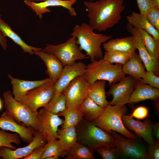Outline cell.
Segmentation results:
<instances>
[{"mask_svg": "<svg viewBox=\"0 0 159 159\" xmlns=\"http://www.w3.org/2000/svg\"><path fill=\"white\" fill-rule=\"evenodd\" d=\"M153 7L159 9V0H151Z\"/></svg>", "mask_w": 159, "mask_h": 159, "instance_id": "cell-46", "label": "cell"}, {"mask_svg": "<svg viewBox=\"0 0 159 159\" xmlns=\"http://www.w3.org/2000/svg\"><path fill=\"white\" fill-rule=\"evenodd\" d=\"M55 83L50 81L27 92L19 101L34 112L44 107L52 98Z\"/></svg>", "mask_w": 159, "mask_h": 159, "instance_id": "cell-8", "label": "cell"}, {"mask_svg": "<svg viewBox=\"0 0 159 159\" xmlns=\"http://www.w3.org/2000/svg\"><path fill=\"white\" fill-rule=\"evenodd\" d=\"M128 23L137 29L144 30L156 39L159 40V30L149 22L145 16L140 13L132 11L126 16Z\"/></svg>", "mask_w": 159, "mask_h": 159, "instance_id": "cell-23", "label": "cell"}, {"mask_svg": "<svg viewBox=\"0 0 159 159\" xmlns=\"http://www.w3.org/2000/svg\"><path fill=\"white\" fill-rule=\"evenodd\" d=\"M122 0H98L95 2L86 1L89 25L94 30L104 32L117 24L121 14L125 9Z\"/></svg>", "mask_w": 159, "mask_h": 159, "instance_id": "cell-1", "label": "cell"}, {"mask_svg": "<svg viewBox=\"0 0 159 159\" xmlns=\"http://www.w3.org/2000/svg\"><path fill=\"white\" fill-rule=\"evenodd\" d=\"M0 45L2 48L5 51L7 47V40L4 36L0 31Z\"/></svg>", "mask_w": 159, "mask_h": 159, "instance_id": "cell-44", "label": "cell"}, {"mask_svg": "<svg viewBox=\"0 0 159 159\" xmlns=\"http://www.w3.org/2000/svg\"><path fill=\"white\" fill-rule=\"evenodd\" d=\"M64 120L57 114H53L42 107L38 111V130L46 139L47 143L58 139L57 130Z\"/></svg>", "mask_w": 159, "mask_h": 159, "instance_id": "cell-9", "label": "cell"}, {"mask_svg": "<svg viewBox=\"0 0 159 159\" xmlns=\"http://www.w3.org/2000/svg\"><path fill=\"white\" fill-rule=\"evenodd\" d=\"M34 54L39 56L44 62L47 67L45 73L55 84L64 68V66L61 62L54 55L42 50L35 52Z\"/></svg>", "mask_w": 159, "mask_h": 159, "instance_id": "cell-19", "label": "cell"}, {"mask_svg": "<svg viewBox=\"0 0 159 159\" xmlns=\"http://www.w3.org/2000/svg\"><path fill=\"white\" fill-rule=\"evenodd\" d=\"M155 102L153 103V105L155 109L156 113L159 115V99L155 100Z\"/></svg>", "mask_w": 159, "mask_h": 159, "instance_id": "cell-45", "label": "cell"}, {"mask_svg": "<svg viewBox=\"0 0 159 159\" xmlns=\"http://www.w3.org/2000/svg\"><path fill=\"white\" fill-rule=\"evenodd\" d=\"M113 137L119 156L134 159H148L147 148L136 140L126 139L112 130Z\"/></svg>", "mask_w": 159, "mask_h": 159, "instance_id": "cell-10", "label": "cell"}, {"mask_svg": "<svg viewBox=\"0 0 159 159\" xmlns=\"http://www.w3.org/2000/svg\"><path fill=\"white\" fill-rule=\"evenodd\" d=\"M90 25L83 23L76 25L73 29L72 36L75 37L80 49L84 51L91 62L102 58L103 54L102 44L112 38V37L101 33H96Z\"/></svg>", "mask_w": 159, "mask_h": 159, "instance_id": "cell-2", "label": "cell"}, {"mask_svg": "<svg viewBox=\"0 0 159 159\" xmlns=\"http://www.w3.org/2000/svg\"></svg>", "mask_w": 159, "mask_h": 159, "instance_id": "cell-51", "label": "cell"}, {"mask_svg": "<svg viewBox=\"0 0 159 159\" xmlns=\"http://www.w3.org/2000/svg\"><path fill=\"white\" fill-rule=\"evenodd\" d=\"M145 68L139 54L135 52L122 65V68L125 75H130L139 81L144 77L146 71Z\"/></svg>", "mask_w": 159, "mask_h": 159, "instance_id": "cell-22", "label": "cell"}, {"mask_svg": "<svg viewBox=\"0 0 159 159\" xmlns=\"http://www.w3.org/2000/svg\"><path fill=\"white\" fill-rule=\"evenodd\" d=\"M153 134L155 138V140L159 141V122H158L152 125Z\"/></svg>", "mask_w": 159, "mask_h": 159, "instance_id": "cell-43", "label": "cell"}, {"mask_svg": "<svg viewBox=\"0 0 159 159\" xmlns=\"http://www.w3.org/2000/svg\"><path fill=\"white\" fill-rule=\"evenodd\" d=\"M134 52L117 50L105 51L102 58L110 64L116 63L123 65Z\"/></svg>", "mask_w": 159, "mask_h": 159, "instance_id": "cell-34", "label": "cell"}, {"mask_svg": "<svg viewBox=\"0 0 159 159\" xmlns=\"http://www.w3.org/2000/svg\"><path fill=\"white\" fill-rule=\"evenodd\" d=\"M76 1L77 0H45L40 2H35L24 0V2L41 19L43 14L51 12L49 7L51 6L62 7L68 10L71 16H76L77 12L72 6Z\"/></svg>", "mask_w": 159, "mask_h": 159, "instance_id": "cell-16", "label": "cell"}, {"mask_svg": "<svg viewBox=\"0 0 159 159\" xmlns=\"http://www.w3.org/2000/svg\"><path fill=\"white\" fill-rule=\"evenodd\" d=\"M20 140L19 135L17 133H9L0 128V148L5 147L15 150L16 147L12 144L19 145L21 143Z\"/></svg>", "mask_w": 159, "mask_h": 159, "instance_id": "cell-35", "label": "cell"}, {"mask_svg": "<svg viewBox=\"0 0 159 159\" xmlns=\"http://www.w3.org/2000/svg\"><path fill=\"white\" fill-rule=\"evenodd\" d=\"M130 115L138 119L143 120L149 116V110L146 107L140 106L135 109Z\"/></svg>", "mask_w": 159, "mask_h": 159, "instance_id": "cell-40", "label": "cell"}, {"mask_svg": "<svg viewBox=\"0 0 159 159\" xmlns=\"http://www.w3.org/2000/svg\"><path fill=\"white\" fill-rule=\"evenodd\" d=\"M2 108V103L0 99V111L1 110Z\"/></svg>", "mask_w": 159, "mask_h": 159, "instance_id": "cell-49", "label": "cell"}, {"mask_svg": "<svg viewBox=\"0 0 159 159\" xmlns=\"http://www.w3.org/2000/svg\"><path fill=\"white\" fill-rule=\"evenodd\" d=\"M0 31L3 35L9 37L15 43L20 46L25 53L33 55L34 54L35 52L42 50L40 48L32 46L25 43L20 36L11 29L10 26L1 19V14Z\"/></svg>", "mask_w": 159, "mask_h": 159, "instance_id": "cell-25", "label": "cell"}, {"mask_svg": "<svg viewBox=\"0 0 159 159\" xmlns=\"http://www.w3.org/2000/svg\"><path fill=\"white\" fill-rule=\"evenodd\" d=\"M57 115L64 117L61 128L64 129L72 126H76L83 118V115L78 109L67 108L63 112Z\"/></svg>", "mask_w": 159, "mask_h": 159, "instance_id": "cell-31", "label": "cell"}, {"mask_svg": "<svg viewBox=\"0 0 159 159\" xmlns=\"http://www.w3.org/2000/svg\"><path fill=\"white\" fill-rule=\"evenodd\" d=\"M145 17L153 26L159 30V9L152 7L147 13Z\"/></svg>", "mask_w": 159, "mask_h": 159, "instance_id": "cell-38", "label": "cell"}, {"mask_svg": "<svg viewBox=\"0 0 159 159\" xmlns=\"http://www.w3.org/2000/svg\"><path fill=\"white\" fill-rule=\"evenodd\" d=\"M147 154L148 159H159V141L155 140L153 145H149Z\"/></svg>", "mask_w": 159, "mask_h": 159, "instance_id": "cell-39", "label": "cell"}, {"mask_svg": "<svg viewBox=\"0 0 159 159\" xmlns=\"http://www.w3.org/2000/svg\"><path fill=\"white\" fill-rule=\"evenodd\" d=\"M45 145V149L41 159H46L53 156L63 158L67 155L68 152L58 140L47 143Z\"/></svg>", "mask_w": 159, "mask_h": 159, "instance_id": "cell-32", "label": "cell"}, {"mask_svg": "<svg viewBox=\"0 0 159 159\" xmlns=\"http://www.w3.org/2000/svg\"><path fill=\"white\" fill-rule=\"evenodd\" d=\"M90 84L83 75L71 81L62 92L66 98L67 108L78 109L87 96Z\"/></svg>", "mask_w": 159, "mask_h": 159, "instance_id": "cell-11", "label": "cell"}, {"mask_svg": "<svg viewBox=\"0 0 159 159\" xmlns=\"http://www.w3.org/2000/svg\"><path fill=\"white\" fill-rule=\"evenodd\" d=\"M33 135L32 141L23 147L15 150L5 147L0 148V156L4 159L23 158L30 154L36 148L44 146L47 143L46 139L38 131L35 130Z\"/></svg>", "mask_w": 159, "mask_h": 159, "instance_id": "cell-13", "label": "cell"}, {"mask_svg": "<svg viewBox=\"0 0 159 159\" xmlns=\"http://www.w3.org/2000/svg\"><path fill=\"white\" fill-rule=\"evenodd\" d=\"M137 29L147 51L152 57L158 61L159 40L155 39L144 30Z\"/></svg>", "mask_w": 159, "mask_h": 159, "instance_id": "cell-30", "label": "cell"}, {"mask_svg": "<svg viewBox=\"0 0 159 159\" xmlns=\"http://www.w3.org/2000/svg\"><path fill=\"white\" fill-rule=\"evenodd\" d=\"M42 50L54 55L64 66L73 64L78 60L89 58L81 52L77 44L76 38L73 36L66 42L56 45L47 44Z\"/></svg>", "mask_w": 159, "mask_h": 159, "instance_id": "cell-7", "label": "cell"}, {"mask_svg": "<svg viewBox=\"0 0 159 159\" xmlns=\"http://www.w3.org/2000/svg\"><path fill=\"white\" fill-rule=\"evenodd\" d=\"M140 83L138 80L128 75L117 83L111 85L106 92L107 96L112 95L113 97L110 104L112 105L127 104L131 93Z\"/></svg>", "mask_w": 159, "mask_h": 159, "instance_id": "cell-12", "label": "cell"}, {"mask_svg": "<svg viewBox=\"0 0 159 159\" xmlns=\"http://www.w3.org/2000/svg\"><path fill=\"white\" fill-rule=\"evenodd\" d=\"M77 142L94 150L103 146L116 147L114 138L110 134L83 118L76 126Z\"/></svg>", "mask_w": 159, "mask_h": 159, "instance_id": "cell-4", "label": "cell"}, {"mask_svg": "<svg viewBox=\"0 0 159 159\" xmlns=\"http://www.w3.org/2000/svg\"><path fill=\"white\" fill-rule=\"evenodd\" d=\"M159 89L140 83L131 93L127 104L132 105L147 100L159 99Z\"/></svg>", "mask_w": 159, "mask_h": 159, "instance_id": "cell-21", "label": "cell"}, {"mask_svg": "<svg viewBox=\"0 0 159 159\" xmlns=\"http://www.w3.org/2000/svg\"><path fill=\"white\" fill-rule=\"evenodd\" d=\"M79 110L86 120L91 121L98 118L103 113V108L87 96L81 104Z\"/></svg>", "mask_w": 159, "mask_h": 159, "instance_id": "cell-27", "label": "cell"}, {"mask_svg": "<svg viewBox=\"0 0 159 159\" xmlns=\"http://www.w3.org/2000/svg\"><path fill=\"white\" fill-rule=\"evenodd\" d=\"M122 65L110 64L102 58L95 59L87 65L83 75L90 84L97 80H104L108 81L110 85L118 82L125 76Z\"/></svg>", "mask_w": 159, "mask_h": 159, "instance_id": "cell-5", "label": "cell"}, {"mask_svg": "<svg viewBox=\"0 0 159 159\" xmlns=\"http://www.w3.org/2000/svg\"><path fill=\"white\" fill-rule=\"evenodd\" d=\"M127 111L125 105H112L109 104L105 107L103 112L98 118L90 121L109 134L113 130L127 138L137 140L138 136L128 130L122 122V117Z\"/></svg>", "mask_w": 159, "mask_h": 159, "instance_id": "cell-3", "label": "cell"}, {"mask_svg": "<svg viewBox=\"0 0 159 159\" xmlns=\"http://www.w3.org/2000/svg\"><path fill=\"white\" fill-rule=\"evenodd\" d=\"M122 121L125 126L134 132L142 138L148 145H153L155 142L152 131V124L150 120L147 119L143 122L135 120L130 115H125L122 117Z\"/></svg>", "mask_w": 159, "mask_h": 159, "instance_id": "cell-17", "label": "cell"}, {"mask_svg": "<svg viewBox=\"0 0 159 159\" xmlns=\"http://www.w3.org/2000/svg\"><path fill=\"white\" fill-rule=\"evenodd\" d=\"M45 145L36 148L30 154L22 159H41L45 149Z\"/></svg>", "mask_w": 159, "mask_h": 159, "instance_id": "cell-42", "label": "cell"}, {"mask_svg": "<svg viewBox=\"0 0 159 159\" xmlns=\"http://www.w3.org/2000/svg\"><path fill=\"white\" fill-rule=\"evenodd\" d=\"M94 150L78 142L70 148L66 159H95Z\"/></svg>", "mask_w": 159, "mask_h": 159, "instance_id": "cell-28", "label": "cell"}, {"mask_svg": "<svg viewBox=\"0 0 159 159\" xmlns=\"http://www.w3.org/2000/svg\"><path fill=\"white\" fill-rule=\"evenodd\" d=\"M58 139L68 153L71 147L77 141L76 126L58 129Z\"/></svg>", "mask_w": 159, "mask_h": 159, "instance_id": "cell-29", "label": "cell"}, {"mask_svg": "<svg viewBox=\"0 0 159 159\" xmlns=\"http://www.w3.org/2000/svg\"><path fill=\"white\" fill-rule=\"evenodd\" d=\"M137 2L140 13L145 17L148 11L153 7L151 0H137Z\"/></svg>", "mask_w": 159, "mask_h": 159, "instance_id": "cell-41", "label": "cell"}, {"mask_svg": "<svg viewBox=\"0 0 159 159\" xmlns=\"http://www.w3.org/2000/svg\"><path fill=\"white\" fill-rule=\"evenodd\" d=\"M50 112L55 114L63 112L66 109V100L63 92L53 95L49 102L44 107Z\"/></svg>", "mask_w": 159, "mask_h": 159, "instance_id": "cell-33", "label": "cell"}, {"mask_svg": "<svg viewBox=\"0 0 159 159\" xmlns=\"http://www.w3.org/2000/svg\"><path fill=\"white\" fill-rule=\"evenodd\" d=\"M126 27L128 32L134 37L136 49L138 51V54L146 70L151 71L155 75L158 76V61L152 57L147 51L137 29L133 27L128 23Z\"/></svg>", "mask_w": 159, "mask_h": 159, "instance_id": "cell-15", "label": "cell"}, {"mask_svg": "<svg viewBox=\"0 0 159 159\" xmlns=\"http://www.w3.org/2000/svg\"><path fill=\"white\" fill-rule=\"evenodd\" d=\"M12 86V93L14 98L19 101L28 91L51 80L49 78L40 80L28 81L13 77L8 74Z\"/></svg>", "mask_w": 159, "mask_h": 159, "instance_id": "cell-20", "label": "cell"}, {"mask_svg": "<svg viewBox=\"0 0 159 159\" xmlns=\"http://www.w3.org/2000/svg\"><path fill=\"white\" fill-rule=\"evenodd\" d=\"M27 0V1H31L35 2H39L44 1L45 0Z\"/></svg>", "mask_w": 159, "mask_h": 159, "instance_id": "cell-47", "label": "cell"}, {"mask_svg": "<svg viewBox=\"0 0 159 159\" xmlns=\"http://www.w3.org/2000/svg\"><path fill=\"white\" fill-rule=\"evenodd\" d=\"M139 81L141 84H148L153 87L159 89V77L151 71L146 70L144 78Z\"/></svg>", "mask_w": 159, "mask_h": 159, "instance_id": "cell-37", "label": "cell"}, {"mask_svg": "<svg viewBox=\"0 0 159 159\" xmlns=\"http://www.w3.org/2000/svg\"><path fill=\"white\" fill-rule=\"evenodd\" d=\"M4 107L6 112L11 115L17 122L37 130L38 112L31 111L15 100L12 92L7 90L3 93Z\"/></svg>", "mask_w": 159, "mask_h": 159, "instance_id": "cell-6", "label": "cell"}, {"mask_svg": "<svg viewBox=\"0 0 159 159\" xmlns=\"http://www.w3.org/2000/svg\"><path fill=\"white\" fill-rule=\"evenodd\" d=\"M59 158L55 156H51L47 158L46 159H58Z\"/></svg>", "mask_w": 159, "mask_h": 159, "instance_id": "cell-48", "label": "cell"}, {"mask_svg": "<svg viewBox=\"0 0 159 159\" xmlns=\"http://www.w3.org/2000/svg\"><path fill=\"white\" fill-rule=\"evenodd\" d=\"M103 47L107 51L134 52L136 49L134 39L132 35L120 38L111 39L103 44Z\"/></svg>", "mask_w": 159, "mask_h": 159, "instance_id": "cell-24", "label": "cell"}, {"mask_svg": "<svg viewBox=\"0 0 159 159\" xmlns=\"http://www.w3.org/2000/svg\"><path fill=\"white\" fill-rule=\"evenodd\" d=\"M0 128L10 131L18 134L22 141L28 144L33 140L35 130L32 127H27L16 121L7 112H3L0 116Z\"/></svg>", "mask_w": 159, "mask_h": 159, "instance_id": "cell-14", "label": "cell"}, {"mask_svg": "<svg viewBox=\"0 0 159 159\" xmlns=\"http://www.w3.org/2000/svg\"><path fill=\"white\" fill-rule=\"evenodd\" d=\"M86 67L87 65L81 62L64 66L61 74L55 85L53 95L62 93L73 79L78 76L83 75Z\"/></svg>", "mask_w": 159, "mask_h": 159, "instance_id": "cell-18", "label": "cell"}, {"mask_svg": "<svg viewBox=\"0 0 159 159\" xmlns=\"http://www.w3.org/2000/svg\"><path fill=\"white\" fill-rule=\"evenodd\" d=\"M105 86L106 81L97 80L90 84L88 91L87 96L103 108L110 104L106 99Z\"/></svg>", "mask_w": 159, "mask_h": 159, "instance_id": "cell-26", "label": "cell"}, {"mask_svg": "<svg viewBox=\"0 0 159 159\" xmlns=\"http://www.w3.org/2000/svg\"><path fill=\"white\" fill-rule=\"evenodd\" d=\"M103 159H115L119 156L116 147L103 146L95 149Z\"/></svg>", "mask_w": 159, "mask_h": 159, "instance_id": "cell-36", "label": "cell"}, {"mask_svg": "<svg viewBox=\"0 0 159 159\" xmlns=\"http://www.w3.org/2000/svg\"><path fill=\"white\" fill-rule=\"evenodd\" d=\"M1 159V157L0 156V159Z\"/></svg>", "mask_w": 159, "mask_h": 159, "instance_id": "cell-50", "label": "cell"}]
</instances>
